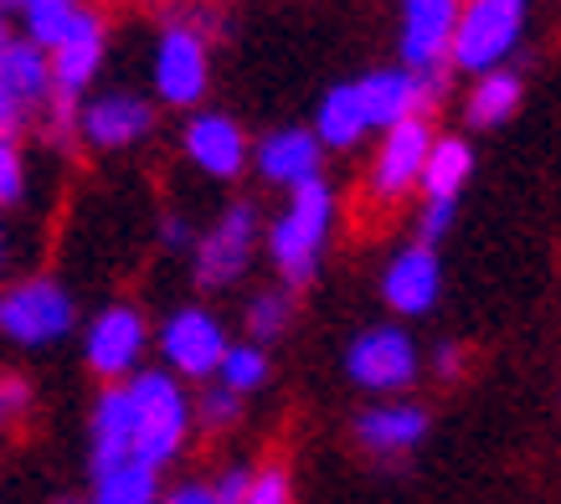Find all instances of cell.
Segmentation results:
<instances>
[{
    "label": "cell",
    "instance_id": "8",
    "mask_svg": "<svg viewBox=\"0 0 561 504\" xmlns=\"http://www.w3.org/2000/svg\"><path fill=\"white\" fill-rule=\"evenodd\" d=\"M360 108L371 129H397L408 118H423V103H433L443 93V72H408V68H387L371 72L356 83Z\"/></svg>",
    "mask_w": 561,
    "mask_h": 504
},
{
    "label": "cell",
    "instance_id": "12",
    "mask_svg": "<svg viewBox=\"0 0 561 504\" xmlns=\"http://www.w3.org/2000/svg\"><path fill=\"white\" fill-rule=\"evenodd\" d=\"M459 0H408L402 5V57L408 72H438L454 47Z\"/></svg>",
    "mask_w": 561,
    "mask_h": 504
},
{
    "label": "cell",
    "instance_id": "33",
    "mask_svg": "<svg viewBox=\"0 0 561 504\" xmlns=\"http://www.w3.org/2000/svg\"><path fill=\"white\" fill-rule=\"evenodd\" d=\"M0 406H5V417H16L32 406V387L21 381V376H0Z\"/></svg>",
    "mask_w": 561,
    "mask_h": 504
},
{
    "label": "cell",
    "instance_id": "3",
    "mask_svg": "<svg viewBox=\"0 0 561 504\" xmlns=\"http://www.w3.org/2000/svg\"><path fill=\"white\" fill-rule=\"evenodd\" d=\"M526 11L530 0H463L448 62L463 72H479V78L505 68V57H511L520 32H526Z\"/></svg>",
    "mask_w": 561,
    "mask_h": 504
},
{
    "label": "cell",
    "instance_id": "17",
    "mask_svg": "<svg viewBox=\"0 0 561 504\" xmlns=\"http://www.w3.org/2000/svg\"><path fill=\"white\" fill-rule=\"evenodd\" d=\"M257 175L273 185H305L320 175V139L314 129H273V135L257 139Z\"/></svg>",
    "mask_w": 561,
    "mask_h": 504
},
{
    "label": "cell",
    "instance_id": "18",
    "mask_svg": "<svg viewBox=\"0 0 561 504\" xmlns=\"http://www.w3.org/2000/svg\"><path fill=\"white\" fill-rule=\"evenodd\" d=\"M26 42L32 47H42L51 57V51H62L68 42H78V36H93L103 32V21L93 5H83V0H32L26 11Z\"/></svg>",
    "mask_w": 561,
    "mask_h": 504
},
{
    "label": "cell",
    "instance_id": "11",
    "mask_svg": "<svg viewBox=\"0 0 561 504\" xmlns=\"http://www.w3.org/2000/svg\"><path fill=\"white\" fill-rule=\"evenodd\" d=\"M253 237H257L253 202H232L221 211L217 227L202 237V248H196V284L221 288V284H232V278H242L248 257H253Z\"/></svg>",
    "mask_w": 561,
    "mask_h": 504
},
{
    "label": "cell",
    "instance_id": "29",
    "mask_svg": "<svg viewBox=\"0 0 561 504\" xmlns=\"http://www.w3.org/2000/svg\"><path fill=\"white\" fill-rule=\"evenodd\" d=\"M26 196V165H21V150L0 139V206H16Z\"/></svg>",
    "mask_w": 561,
    "mask_h": 504
},
{
    "label": "cell",
    "instance_id": "26",
    "mask_svg": "<svg viewBox=\"0 0 561 504\" xmlns=\"http://www.w3.org/2000/svg\"><path fill=\"white\" fill-rule=\"evenodd\" d=\"M268 381V355L257 351L253 340L248 345H227V355H221V366H217V387L227 391H257Z\"/></svg>",
    "mask_w": 561,
    "mask_h": 504
},
{
    "label": "cell",
    "instance_id": "35",
    "mask_svg": "<svg viewBox=\"0 0 561 504\" xmlns=\"http://www.w3.org/2000/svg\"><path fill=\"white\" fill-rule=\"evenodd\" d=\"M160 504H217V494H211V484H175Z\"/></svg>",
    "mask_w": 561,
    "mask_h": 504
},
{
    "label": "cell",
    "instance_id": "10",
    "mask_svg": "<svg viewBox=\"0 0 561 504\" xmlns=\"http://www.w3.org/2000/svg\"><path fill=\"white\" fill-rule=\"evenodd\" d=\"M427 150H433V129L423 118H408L387 129V139L376 145V160H371V196L376 202H402L408 191H417L423 181V165H427Z\"/></svg>",
    "mask_w": 561,
    "mask_h": 504
},
{
    "label": "cell",
    "instance_id": "15",
    "mask_svg": "<svg viewBox=\"0 0 561 504\" xmlns=\"http://www.w3.org/2000/svg\"><path fill=\"white\" fill-rule=\"evenodd\" d=\"M186 154L191 165L211 181H232L248 165V135L227 114H196L186 124Z\"/></svg>",
    "mask_w": 561,
    "mask_h": 504
},
{
    "label": "cell",
    "instance_id": "22",
    "mask_svg": "<svg viewBox=\"0 0 561 504\" xmlns=\"http://www.w3.org/2000/svg\"><path fill=\"white\" fill-rule=\"evenodd\" d=\"M469 170H474V150L463 145L459 135L448 139H433V150H427V165H423V196L427 202H459V191L469 185Z\"/></svg>",
    "mask_w": 561,
    "mask_h": 504
},
{
    "label": "cell",
    "instance_id": "37",
    "mask_svg": "<svg viewBox=\"0 0 561 504\" xmlns=\"http://www.w3.org/2000/svg\"><path fill=\"white\" fill-rule=\"evenodd\" d=\"M160 242H165V248H186V242H191L186 217H165V221H160Z\"/></svg>",
    "mask_w": 561,
    "mask_h": 504
},
{
    "label": "cell",
    "instance_id": "41",
    "mask_svg": "<svg viewBox=\"0 0 561 504\" xmlns=\"http://www.w3.org/2000/svg\"><path fill=\"white\" fill-rule=\"evenodd\" d=\"M0 427H5V406H0Z\"/></svg>",
    "mask_w": 561,
    "mask_h": 504
},
{
    "label": "cell",
    "instance_id": "40",
    "mask_svg": "<svg viewBox=\"0 0 561 504\" xmlns=\"http://www.w3.org/2000/svg\"><path fill=\"white\" fill-rule=\"evenodd\" d=\"M5 42H11V32H5V16H0V47H5Z\"/></svg>",
    "mask_w": 561,
    "mask_h": 504
},
{
    "label": "cell",
    "instance_id": "24",
    "mask_svg": "<svg viewBox=\"0 0 561 504\" xmlns=\"http://www.w3.org/2000/svg\"><path fill=\"white\" fill-rule=\"evenodd\" d=\"M520 108V78L511 68H494L484 72L474 88H469V103H463V114L474 129H494V124H505V118Z\"/></svg>",
    "mask_w": 561,
    "mask_h": 504
},
{
    "label": "cell",
    "instance_id": "39",
    "mask_svg": "<svg viewBox=\"0 0 561 504\" xmlns=\"http://www.w3.org/2000/svg\"><path fill=\"white\" fill-rule=\"evenodd\" d=\"M26 5H32V0H0V16H5V11H26Z\"/></svg>",
    "mask_w": 561,
    "mask_h": 504
},
{
    "label": "cell",
    "instance_id": "38",
    "mask_svg": "<svg viewBox=\"0 0 561 504\" xmlns=\"http://www.w3.org/2000/svg\"><path fill=\"white\" fill-rule=\"evenodd\" d=\"M16 257H21V242H16V232H11V221L0 217V273L11 268Z\"/></svg>",
    "mask_w": 561,
    "mask_h": 504
},
{
    "label": "cell",
    "instance_id": "23",
    "mask_svg": "<svg viewBox=\"0 0 561 504\" xmlns=\"http://www.w3.org/2000/svg\"><path fill=\"white\" fill-rule=\"evenodd\" d=\"M47 62H51V93H57V99H78L103 68V32L78 36V42H68L62 51H51Z\"/></svg>",
    "mask_w": 561,
    "mask_h": 504
},
{
    "label": "cell",
    "instance_id": "42",
    "mask_svg": "<svg viewBox=\"0 0 561 504\" xmlns=\"http://www.w3.org/2000/svg\"><path fill=\"white\" fill-rule=\"evenodd\" d=\"M62 504H78V500H62Z\"/></svg>",
    "mask_w": 561,
    "mask_h": 504
},
{
    "label": "cell",
    "instance_id": "13",
    "mask_svg": "<svg viewBox=\"0 0 561 504\" xmlns=\"http://www.w3.org/2000/svg\"><path fill=\"white\" fill-rule=\"evenodd\" d=\"M154 129L150 103L139 93H103L88 108H78V135L99 150H129Z\"/></svg>",
    "mask_w": 561,
    "mask_h": 504
},
{
    "label": "cell",
    "instance_id": "1",
    "mask_svg": "<svg viewBox=\"0 0 561 504\" xmlns=\"http://www.w3.org/2000/svg\"><path fill=\"white\" fill-rule=\"evenodd\" d=\"M129 417H135V463L160 469L181 454V443L191 433V397L181 391L171 370H135L129 376Z\"/></svg>",
    "mask_w": 561,
    "mask_h": 504
},
{
    "label": "cell",
    "instance_id": "4",
    "mask_svg": "<svg viewBox=\"0 0 561 504\" xmlns=\"http://www.w3.org/2000/svg\"><path fill=\"white\" fill-rule=\"evenodd\" d=\"M78 324V303L57 278H21L0 294V335L16 345H51Z\"/></svg>",
    "mask_w": 561,
    "mask_h": 504
},
{
    "label": "cell",
    "instance_id": "30",
    "mask_svg": "<svg viewBox=\"0 0 561 504\" xmlns=\"http://www.w3.org/2000/svg\"><path fill=\"white\" fill-rule=\"evenodd\" d=\"M242 504H294V489H289V473L278 469H263V473H253V484H248V500Z\"/></svg>",
    "mask_w": 561,
    "mask_h": 504
},
{
    "label": "cell",
    "instance_id": "34",
    "mask_svg": "<svg viewBox=\"0 0 561 504\" xmlns=\"http://www.w3.org/2000/svg\"><path fill=\"white\" fill-rule=\"evenodd\" d=\"M21 124H26V108H21V103L11 99L5 88H0V139H5V145H16V129H21Z\"/></svg>",
    "mask_w": 561,
    "mask_h": 504
},
{
    "label": "cell",
    "instance_id": "9",
    "mask_svg": "<svg viewBox=\"0 0 561 504\" xmlns=\"http://www.w3.org/2000/svg\"><path fill=\"white\" fill-rule=\"evenodd\" d=\"M160 355L175 376H217L221 355H227V335H221V320L206 314L196 303L175 309L171 320L160 324Z\"/></svg>",
    "mask_w": 561,
    "mask_h": 504
},
{
    "label": "cell",
    "instance_id": "16",
    "mask_svg": "<svg viewBox=\"0 0 561 504\" xmlns=\"http://www.w3.org/2000/svg\"><path fill=\"white\" fill-rule=\"evenodd\" d=\"M135 454V417H129V397L124 387L99 391L93 402V417H88V463H93V479L108 469L129 463Z\"/></svg>",
    "mask_w": 561,
    "mask_h": 504
},
{
    "label": "cell",
    "instance_id": "36",
    "mask_svg": "<svg viewBox=\"0 0 561 504\" xmlns=\"http://www.w3.org/2000/svg\"><path fill=\"white\" fill-rule=\"evenodd\" d=\"M433 370H438L443 381H454V376L463 370V351L459 345H438V351H433Z\"/></svg>",
    "mask_w": 561,
    "mask_h": 504
},
{
    "label": "cell",
    "instance_id": "27",
    "mask_svg": "<svg viewBox=\"0 0 561 504\" xmlns=\"http://www.w3.org/2000/svg\"><path fill=\"white\" fill-rule=\"evenodd\" d=\"M294 320V299L289 294H257L253 303H248V335L253 340H273L284 335Z\"/></svg>",
    "mask_w": 561,
    "mask_h": 504
},
{
    "label": "cell",
    "instance_id": "31",
    "mask_svg": "<svg viewBox=\"0 0 561 504\" xmlns=\"http://www.w3.org/2000/svg\"><path fill=\"white\" fill-rule=\"evenodd\" d=\"M448 227H454V206L423 202V211H417V248H438L443 237H448Z\"/></svg>",
    "mask_w": 561,
    "mask_h": 504
},
{
    "label": "cell",
    "instance_id": "19",
    "mask_svg": "<svg viewBox=\"0 0 561 504\" xmlns=\"http://www.w3.org/2000/svg\"><path fill=\"white\" fill-rule=\"evenodd\" d=\"M356 437L371 454H408L427 437V412L412 402H381L356 417Z\"/></svg>",
    "mask_w": 561,
    "mask_h": 504
},
{
    "label": "cell",
    "instance_id": "20",
    "mask_svg": "<svg viewBox=\"0 0 561 504\" xmlns=\"http://www.w3.org/2000/svg\"><path fill=\"white\" fill-rule=\"evenodd\" d=\"M0 88H5L26 114L42 108V103H51V62H47V51L32 47L26 36H11V42L0 47Z\"/></svg>",
    "mask_w": 561,
    "mask_h": 504
},
{
    "label": "cell",
    "instance_id": "5",
    "mask_svg": "<svg viewBox=\"0 0 561 504\" xmlns=\"http://www.w3.org/2000/svg\"><path fill=\"white\" fill-rule=\"evenodd\" d=\"M154 93L165 103H175V108H191V103L206 93V83H211V57H206V36L196 32V26H186V21H175V26H165L160 32V42H154Z\"/></svg>",
    "mask_w": 561,
    "mask_h": 504
},
{
    "label": "cell",
    "instance_id": "32",
    "mask_svg": "<svg viewBox=\"0 0 561 504\" xmlns=\"http://www.w3.org/2000/svg\"><path fill=\"white\" fill-rule=\"evenodd\" d=\"M248 484H253V473L248 469H227L217 484H211V494H217V504H242L248 500Z\"/></svg>",
    "mask_w": 561,
    "mask_h": 504
},
{
    "label": "cell",
    "instance_id": "28",
    "mask_svg": "<svg viewBox=\"0 0 561 504\" xmlns=\"http://www.w3.org/2000/svg\"><path fill=\"white\" fill-rule=\"evenodd\" d=\"M238 412H242V397L238 391H227V387H217V381H211V387L196 397V406H191V417H202L206 427H232Z\"/></svg>",
    "mask_w": 561,
    "mask_h": 504
},
{
    "label": "cell",
    "instance_id": "6",
    "mask_svg": "<svg viewBox=\"0 0 561 504\" xmlns=\"http://www.w3.org/2000/svg\"><path fill=\"white\" fill-rule=\"evenodd\" d=\"M345 370H351V381L366 391H402L408 381H417V345H412L408 330L376 324V330H360V335L351 340Z\"/></svg>",
    "mask_w": 561,
    "mask_h": 504
},
{
    "label": "cell",
    "instance_id": "14",
    "mask_svg": "<svg viewBox=\"0 0 561 504\" xmlns=\"http://www.w3.org/2000/svg\"><path fill=\"white\" fill-rule=\"evenodd\" d=\"M438 288H443V268H438V252L433 248H402L397 257L387 263L381 273V299L397 309V314H427L438 303Z\"/></svg>",
    "mask_w": 561,
    "mask_h": 504
},
{
    "label": "cell",
    "instance_id": "25",
    "mask_svg": "<svg viewBox=\"0 0 561 504\" xmlns=\"http://www.w3.org/2000/svg\"><path fill=\"white\" fill-rule=\"evenodd\" d=\"M160 489H154V469L145 463H119V469L99 473V489H93V504H154Z\"/></svg>",
    "mask_w": 561,
    "mask_h": 504
},
{
    "label": "cell",
    "instance_id": "2",
    "mask_svg": "<svg viewBox=\"0 0 561 504\" xmlns=\"http://www.w3.org/2000/svg\"><path fill=\"white\" fill-rule=\"evenodd\" d=\"M330 227H335V191H330L320 175L305 185H294L289 206L278 211V221H273V232H268L273 263H278V273H284L289 284H309V278H314Z\"/></svg>",
    "mask_w": 561,
    "mask_h": 504
},
{
    "label": "cell",
    "instance_id": "21",
    "mask_svg": "<svg viewBox=\"0 0 561 504\" xmlns=\"http://www.w3.org/2000/svg\"><path fill=\"white\" fill-rule=\"evenodd\" d=\"M366 108H360V93L356 83H341L330 88L320 99V114H314V139H320V150H351L366 139Z\"/></svg>",
    "mask_w": 561,
    "mask_h": 504
},
{
    "label": "cell",
    "instance_id": "7",
    "mask_svg": "<svg viewBox=\"0 0 561 504\" xmlns=\"http://www.w3.org/2000/svg\"><path fill=\"white\" fill-rule=\"evenodd\" d=\"M150 345V324L139 314L135 303H108L99 320L88 324L83 335V360L93 376H135L139 370V355Z\"/></svg>",
    "mask_w": 561,
    "mask_h": 504
}]
</instances>
